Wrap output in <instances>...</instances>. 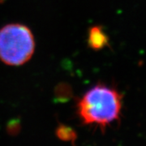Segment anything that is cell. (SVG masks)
<instances>
[{
    "label": "cell",
    "mask_w": 146,
    "mask_h": 146,
    "mask_svg": "<svg viewBox=\"0 0 146 146\" xmlns=\"http://www.w3.org/2000/svg\"><path fill=\"white\" fill-rule=\"evenodd\" d=\"M122 95L117 89L106 84H97L79 100L77 110L84 124L105 128L119 119Z\"/></svg>",
    "instance_id": "obj_1"
},
{
    "label": "cell",
    "mask_w": 146,
    "mask_h": 146,
    "mask_svg": "<svg viewBox=\"0 0 146 146\" xmlns=\"http://www.w3.org/2000/svg\"><path fill=\"white\" fill-rule=\"evenodd\" d=\"M35 50L32 31L21 24H9L0 29V60L9 66L26 63Z\"/></svg>",
    "instance_id": "obj_2"
},
{
    "label": "cell",
    "mask_w": 146,
    "mask_h": 146,
    "mask_svg": "<svg viewBox=\"0 0 146 146\" xmlns=\"http://www.w3.org/2000/svg\"><path fill=\"white\" fill-rule=\"evenodd\" d=\"M88 42L91 48L100 50L108 44V36L101 27L94 26L89 29Z\"/></svg>",
    "instance_id": "obj_3"
},
{
    "label": "cell",
    "mask_w": 146,
    "mask_h": 146,
    "mask_svg": "<svg viewBox=\"0 0 146 146\" xmlns=\"http://www.w3.org/2000/svg\"><path fill=\"white\" fill-rule=\"evenodd\" d=\"M58 136L64 141H68V140H72L75 135L70 128L63 126L58 129Z\"/></svg>",
    "instance_id": "obj_4"
}]
</instances>
